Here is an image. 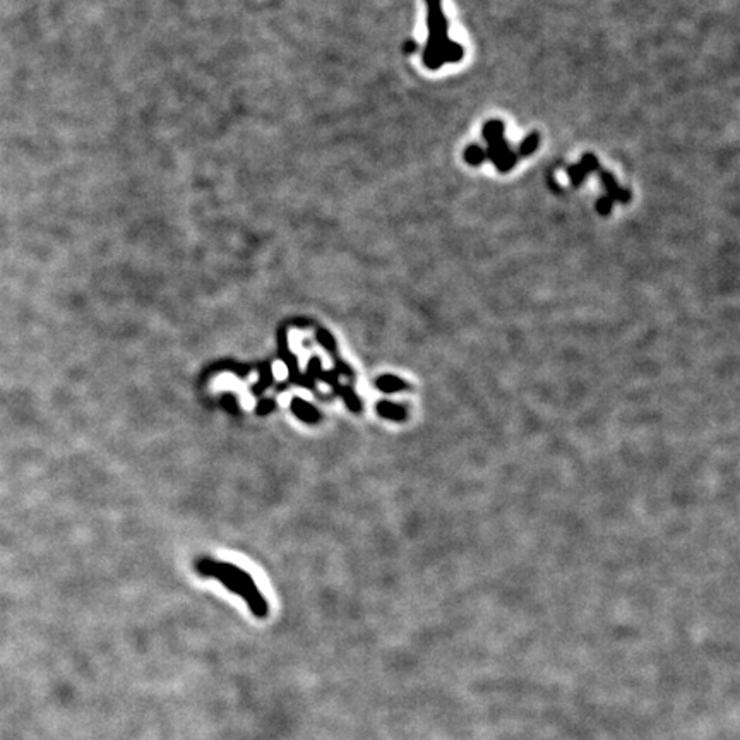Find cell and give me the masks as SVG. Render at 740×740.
I'll return each instance as SVG.
<instances>
[{
	"mask_svg": "<svg viewBox=\"0 0 740 740\" xmlns=\"http://www.w3.org/2000/svg\"><path fill=\"white\" fill-rule=\"evenodd\" d=\"M197 571H199L203 576L218 579V581L223 583L232 593L244 598L245 603L249 605V609H251V612L254 614L257 619L268 617L269 607L266 598L257 590L251 574H247L245 571L240 569V567L227 564V562L211 561V559H203V561L197 562Z\"/></svg>",
	"mask_w": 740,
	"mask_h": 740,
	"instance_id": "6da1fadb",
	"label": "cell"
},
{
	"mask_svg": "<svg viewBox=\"0 0 740 740\" xmlns=\"http://www.w3.org/2000/svg\"><path fill=\"white\" fill-rule=\"evenodd\" d=\"M430 36L427 47L424 48V62L429 69H439L446 62H460L462 59V47L448 38V21L442 12L441 0H427Z\"/></svg>",
	"mask_w": 740,
	"mask_h": 740,
	"instance_id": "7a4b0ae2",
	"label": "cell"
},
{
	"mask_svg": "<svg viewBox=\"0 0 740 740\" xmlns=\"http://www.w3.org/2000/svg\"><path fill=\"white\" fill-rule=\"evenodd\" d=\"M502 134H504V126L501 120H490L484 127V136L489 141V151L485 153V158L496 163L499 172L506 174L514 167L520 156H518V153L511 151L509 144L506 143Z\"/></svg>",
	"mask_w": 740,
	"mask_h": 740,
	"instance_id": "3957f363",
	"label": "cell"
},
{
	"mask_svg": "<svg viewBox=\"0 0 740 740\" xmlns=\"http://www.w3.org/2000/svg\"><path fill=\"white\" fill-rule=\"evenodd\" d=\"M597 168H598L597 158H595L593 155H585V158H583L581 163L576 165V167H571L567 172H569V177L573 179V184L578 187V185L583 182V179H585L590 172L597 170Z\"/></svg>",
	"mask_w": 740,
	"mask_h": 740,
	"instance_id": "277c9868",
	"label": "cell"
},
{
	"mask_svg": "<svg viewBox=\"0 0 740 740\" xmlns=\"http://www.w3.org/2000/svg\"><path fill=\"white\" fill-rule=\"evenodd\" d=\"M292 412L295 413L300 420L307 422V424H316L321 418L319 412H317L312 405H309L307 401L300 400V398H295V400L292 401Z\"/></svg>",
	"mask_w": 740,
	"mask_h": 740,
	"instance_id": "5b68a950",
	"label": "cell"
},
{
	"mask_svg": "<svg viewBox=\"0 0 740 740\" xmlns=\"http://www.w3.org/2000/svg\"><path fill=\"white\" fill-rule=\"evenodd\" d=\"M377 412H379L381 417L394 422H401L406 418V406L391 403V401H381V403L377 405Z\"/></svg>",
	"mask_w": 740,
	"mask_h": 740,
	"instance_id": "8992f818",
	"label": "cell"
},
{
	"mask_svg": "<svg viewBox=\"0 0 740 740\" xmlns=\"http://www.w3.org/2000/svg\"><path fill=\"white\" fill-rule=\"evenodd\" d=\"M377 389L382 393H400V391H405V389H410V386L406 384L405 381L398 379V377L394 376H384V377H379L376 382Z\"/></svg>",
	"mask_w": 740,
	"mask_h": 740,
	"instance_id": "52a82bcc",
	"label": "cell"
},
{
	"mask_svg": "<svg viewBox=\"0 0 740 740\" xmlns=\"http://www.w3.org/2000/svg\"><path fill=\"white\" fill-rule=\"evenodd\" d=\"M465 160L470 165H473V167H477V165H480L485 160V150L478 148L477 144H472V146L465 151Z\"/></svg>",
	"mask_w": 740,
	"mask_h": 740,
	"instance_id": "ba28073f",
	"label": "cell"
},
{
	"mask_svg": "<svg viewBox=\"0 0 740 740\" xmlns=\"http://www.w3.org/2000/svg\"><path fill=\"white\" fill-rule=\"evenodd\" d=\"M537 146H538V134L535 132V134H530L528 138L525 139V143L521 144L520 150H518V156L532 155V153L537 150Z\"/></svg>",
	"mask_w": 740,
	"mask_h": 740,
	"instance_id": "9c48e42d",
	"label": "cell"
},
{
	"mask_svg": "<svg viewBox=\"0 0 740 740\" xmlns=\"http://www.w3.org/2000/svg\"><path fill=\"white\" fill-rule=\"evenodd\" d=\"M610 203H612V201H610L609 197H603V199L598 201V203H597L598 213H600V215H609V213H610Z\"/></svg>",
	"mask_w": 740,
	"mask_h": 740,
	"instance_id": "30bf717a",
	"label": "cell"
},
{
	"mask_svg": "<svg viewBox=\"0 0 740 740\" xmlns=\"http://www.w3.org/2000/svg\"><path fill=\"white\" fill-rule=\"evenodd\" d=\"M406 50H408V52H415V50H417V43L413 42V40H410V42L406 43Z\"/></svg>",
	"mask_w": 740,
	"mask_h": 740,
	"instance_id": "8fae6325",
	"label": "cell"
}]
</instances>
